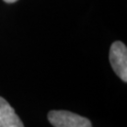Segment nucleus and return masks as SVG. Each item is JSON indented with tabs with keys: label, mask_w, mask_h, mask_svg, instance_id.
<instances>
[{
	"label": "nucleus",
	"mask_w": 127,
	"mask_h": 127,
	"mask_svg": "<svg viewBox=\"0 0 127 127\" xmlns=\"http://www.w3.org/2000/svg\"><path fill=\"white\" fill-rule=\"evenodd\" d=\"M47 118L54 127H92L89 119L66 110H51Z\"/></svg>",
	"instance_id": "nucleus-1"
},
{
	"label": "nucleus",
	"mask_w": 127,
	"mask_h": 127,
	"mask_svg": "<svg viewBox=\"0 0 127 127\" xmlns=\"http://www.w3.org/2000/svg\"><path fill=\"white\" fill-rule=\"evenodd\" d=\"M109 60L114 73L123 82H127V48L123 42L117 41L112 43Z\"/></svg>",
	"instance_id": "nucleus-2"
},
{
	"label": "nucleus",
	"mask_w": 127,
	"mask_h": 127,
	"mask_svg": "<svg viewBox=\"0 0 127 127\" xmlns=\"http://www.w3.org/2000/svg\"><path fill=\"white\" fill-rule=\"evenodd\" d=\"M0 127H25L13 107L0 97Z\"/></svg>",
	"instance_id": "nucleus-3"
},
{
	"label": "nucleus",
	"mask_w": 127,
	"mask_h": 127,
	"mask_svg": "<svg viewBox=\"0 0 127 127\" xmlns=\"http://www.w3.org/2000/svg\"><path fill=\"white\" fill-rule=\"evenodd\" d=\"M4 2L6 3H15L16 1H18V0H3Z\"/></svg>",
	"instance_id": "nucleus-4"
}]
</instances>
